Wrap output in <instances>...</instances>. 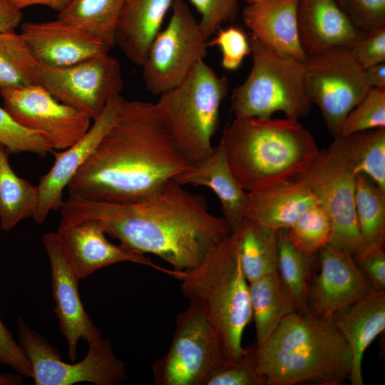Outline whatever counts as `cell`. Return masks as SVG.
<instances>
[{"label": "cell", "mask_w": 385, "mask_h": 385, "mask_svg": "<svg viewBox=\"0 0 385 385\" xmlns=\"http://www.w3.org/2000/svg\"><path fill=\"white\" fill-rule=\"evenodd\" d=\"M173 180L133 203L69 195L60 209L69 222L96 220L104 232L139 253L155 255L174 270L196 267L231 230L209 212L205 198Z\"/></svg>", "instance_id": "1"}, {"label": "cell", "mask_w": 385, "mask_h": 385, "mask_svg": "<svg viewBox=\"0 0 385 385\" xmlns=\"http://www.w3.org/2000/svg\"><path fill=\"white\" fill-rule=\"evenodd\" d=\"M190 165L155 105L124 98L115 121L67 188L69 195L133 203L160 190Z\"/></svg>", "instance_id": "2"}, {"label": "cell", "mask_w": 385, "mask_h": 385, "mask_svg": "<svg viewBox=\"0 0 385 385\" xmlns=\"http://www.w3.org/2000/svg\"><path fill=\"white\" fill-rule=\"evenodd\" d=\"M256 364L264 385H339L349 379L351 354L331 319L296 311L257 346Z\"/></svg>", "instance_id": "3"}, {"label": "cell", "mask_w": 385, "mask_h": 385, "mask_svg": "<svg viewBox=\"0 0 385 385\" xmlns=\"http://www.w3.org/2000/svg\"><path fill=\"white\" fill-rule=\"evenodd\" d=\"M232 173L247 192L296 178L319 151L298 120L235 118L220 142Z\"/></svg>", "instance_id": "4"}, {"label": "cell", "mask_w": 385, "mask_h": 385, "mask_svg": "<svg viewBox=\"0 0 385 385\" xmlns=\"http://www.w3.org/2000/svg\"><path fill=\"white\" fill-rule=\"evenodd\" d=\"M183 295L198 307L218 332L229 363L241 359L243 332L252 319L249 282L232 231L195 268L171 270Z\"/></svg>", "instance_id": "5"}, {"label": "cell", "mask_w": 385, "mask_h": 385, "mask_svg": "<svg viewBox=\"0 0 385 385\" xmlns=\"http://www.w3.org/2000/svg\"><path fill=\"white\" fill-rule=\"evenodd\" d=\"M229 81L219 76L204 60L197 62L175 87L161 93L155 103L178 149L190 164L213 150L212 138L220 120Z\"/></svg>", "instance_id": "6"}, {"label": "cell", "mask_w": 385, "mask_h": 385, "mask_svg": "<svg viewBox=\"0 0 385 385\" xmlns=\"http://www.w3.org/2000/svg\"><path fill=\"white\" fill-rule=\"evenodd\" d=\"M252 66L245 81L232 91L235 118H269L277 112L299 120L311 105L305 88L304 61L279 53L250 36Z\"/></svg>", "instance_id": "7"}, {"label": "cell", "mask_w": 385, "mask_h": 385, "mask_svg": "<svg viewBox=\"0 0 385 385\" xmlns=\"http://www.w3.org/2000/svg\"><path fill=\"white\" fill-rule=\"evenodd\" d=\"M220 335L205 314L190 304L179 313L169 349L152 365L157 385H204L227 364Z\"/></svg>", "instance_id": "8"}, {"label": "cell", "mask_w": 385, "mask_h": 385, "mask_svg": "<svg viewBox=\"0 0 385 385\" xmlns=\"http://www.w3.org/2000/svg\"><path fill=\"white\" fill-rule=\"evenodd\" d=\"M19 344L32 369L35 385H73L90 382L96 385H117L127 378L125 365L118 358L111 342L101 338L89 344L86 356L69 364L37 331L21 318L17 319Z\"/></svg>", "instance_id": "9"}, {"label": "cell", "mask_w": 385, "mask_h": 385, "mask_svg": "<svg viewBox=\"0 0 385 385\" xmlns=\"http://www.w3.org/2000/svg\"><path fill=\"white\" fill-rule=\"evenodd\" d=\"M305 88L333 137L340 133L349 111L371 88L365 68L350 48L333 47L307 56Z\"/></svg>", "instance_id": "10"}, {"label": "cell", "mask_w": 385, "mask_h": 385, "mask_svg": "<svg viewBox=\"0 0 385 385\" xmlns=\"http://www.w3.org/2000/svg\"><path fill=\"white\" fill-rule=\"evenodd\" d=\"M171 9L141 65L146 89L155 96L179 85L207 52V38L188 5L174 0Z\"/></svg>", "instance_id": "11"}, {"label": "cell", "mask_w": 385, "mask_h": 385, "mask_svg": "<svg viewBox=\"0 0 385 385\" xmlns=\"http://www.w3.org/2000/svg\"><path fill=\"white\" fill-rule=\"evenodd\" d=\"M296 178L305 183L332 224L329 245L353 257L365 247L355 211L356 174L331 148L319 150L310 165Z\"/></svg>", "instance_id": "12"}, {"label": "cell", "mask_w": 385, "mask_h": 385, "mask_svg": "<svg viewBox=\"0 0 385 385\" xmlns=\"http://www.w3.org/2000/svg\"><path fill=\"white\" fill-rule=\"evenodd\" d=\"M40 84L58 101L95 120L120 94L124 82L118 60L108 53L64 67L40 64Z\"/></svg>", "instance_id": "13"}, {"label": "cell", "mask_w": 385, "mask_h": 385, "mask_svg": "<svg viewBox=\"0 0 385 385\" xmlns=\"http://www.w3.org/2000/svg\"><path fill=\"white\" fill-rule=\"evenodd\" d=\"M4 109L22 127L41 134L54 150H63L89 130L91 119L56 99L41 84L0 90Z\"/></svg>", "instance_id": "14"}, {"label": "cell", "mask_w": 385, "mask_h": 385, "mask_svg": "<svg viewBox=\"0 0 385 385\" xmlns=\"http://www.w3.org/2000/svg\"><path fill=\"white\" fill-rule=\"evenodd\" d=\"M43 243L51 265L54 313L68 344V358L74 361L79 341L83 340L88 345L94 344L102 338L101 331L84 309L78 292L80 279L56 232L45 233Z\"/></svg>", "instance_id": "15"}, {"label": "cell", "mask_w": 385, "mask_h": 385, "mask_svg": "<svg viewBox=\"0 0 385 385\" xmlns=\"http://www.w3.org/2000/svg\"><path fill=\"white\" fill-rule=\"evenodd\" d=\"M319 252L320 272L308 289L307 309L331 319L373 290L351 255L329 244Z\"/></svg>", "instance_id": "16"}, {"label": "cell", "mask_w": 385, "mask_h": 385, "mask_svg": "<svg viewBox=\"0 0 385 385\" xmlns=\"http://www.w3.org/2000/svg\"><path fill=\"white\" fill-rule=\"evenodd\" d=\"M56 232L80 280L103 267L123 262L148 266L168 274L170 273V270L155 265L145 255L121 244L110 242L96 220L69 222L61 219Z\"/></svg>", "instance_id": "17"}, {"label": "cell", "mask_w": 385, "mask_h": 385, "mask_svg": "<svg viewBox=\"0 0 385 385\" xmlns=\"http://www.w3.org/2000/svg\"><path fill=\"white\" fill-rule=\"evenodd\" d=\"M123 99L120 94L113 97L78 141L63 152L53 153V165L41 177L37 185L38 204L32 217L36 223H43L51 211L61 208L64 189L115 121Z\"/></svg>", "instance_id": "18"}, {"label": "cell", "mask_w": 385, "mask_h": 385, "mask_svg": "<svg viewBox=\"0 0 385 385\" xmlns=\"http://www.w3.org/2000/svg\"><path fill=\"white\" fill-rule=\"evenodd\" d=\"M20 34L38 63L51 67L68 66L111 49L84 30L58 18L24 23Z\"/></svg>", "instance_id": "19"}, {"label": "cell", "mask_w": 385, "mask_h": 385, "mask_svg": "<svg viewBox=\"0 0 385 385\" xmlns=\"http://www.w3.org/2000/svg\"><path fill=\"white\" fill-rule=\"evenodd\" d=\"M299 0H262L247 4L242 19L250 36L279 52L305 61L307 55L299 37Z\"/></svg>", "instance_id": "20"}, {"label": "cell", "mask_w": 385, "mask_h": 385, "mask_svg": "<svg viewBox=\"0 0 385 385\" xmlns=\"http://www.w3.org/2000/svg\"><path fill=\"white\" fill-rule=\"evenodd\" d=\"M297 18L307 56L333 47L351 48L363 34L334 0H299Z\"/></svg>", "instance_id": "21"}, {"label": "cell", "mask_w": 385, "mask_h": 385, "mask_svg": "<svg viewBox=\"0 0 385 385\" xmlns=\"http://www.w3.org/2000/svg\"><path fill=\"white\" fill-rule=\"evenodd\" d=\"M173 180L181 185H192L210 188L222 205L223 218L231 231L245 218L248 192L244 190L232 173L222 145L220 143L201 161L190 164Z\"/></svg>", "instance_id": "22"}, {"label": "cell", "mask_w": 385, "mask_h": 385, "mask_svg": "<svg viewBox=\"0 0 385 385\" xmlns=\"http://www.w3.org/2000/svg\"><path fill=\"white\" fill-rule=\"evenodd\" d=\"M331 319L351 351V370L349 380L352 385H363L361 364L364 354L385 329V290L371 291L336 313Z\"/></svg>", "instance_id": "23"}, {"label": "cell", "mask_w": 385, "mask_h": 385, "mask_svg": "<svg viewBox=\"0 0 385 385\" xmlns=\"http://www.w3.org/2000/svg\"><path fill=\"white\" fill-rule=\"evenodd\" d=\"M317 203L307 185L294 178L248 192L245 217L276 232L288 230L302 212Z\"/></svg>", "instance_id": "24"}, {"label": "cell", "mask_w": 385, "mask_h": 385, "mask_svg": "<svg viewBox=\"0 0 385 385\" xmlns=\"http://www.w3.org/2000/svg\"><path fill=\"white\" fill-rule=\"evenodd\" d=\"M173 1L125 0L116 23L114 42L130 62L141 66Z\"/></svg>", "instance_id": "25"}, {"label": "cell", "mask_w": 385, "mask_h": 385, "mask_svg": "<svg viewBox=\"0 0 385 385\" xmlns=\"http://www.w3.org/2000/svg\"><path fill=\"white\" fill-rule=\"evenodd\" d=\"M356 174L369 178L385 192V128L334 137L329 147Z\"/></svg>", "instance_id": "26"}, {"label": "cell", "mask_w": 385, "mask_h": 385, "mask_svg": "<svg viewBox=\"0 0 385 385\" xmlns=\"http://www.w3.org/2000/svg\"><path fill=\"white\" fill-rule=\"evenodd\" d=\"M256 345L262 344L283 319L296 312L294 302L276 271L249 283Z\"/></svg>", "instance_id": "27"}, {"label": "cell", "mask_w": 385, "mask_h": 385, "mask_svg": "<svg viewBox=\"0 0 385 385\" xmlns=\"http://www.w3.org/2000/svg\"><path fill=\"white\" fill-rule=\"evenodd\" d=\"M232 232L249 283L277 271L275 232L245 217Z\"/></svg>", "instance_id": "28"}, {"label": "cell", "mask_w": 385, "mask_h": 385, "mask_svg": "<svg viewBox=\"0 0 385 385\" xmlns=\"http://www.w3.org/2000/svg\"><path fill=\"white\" fill-rule=\"evenodd\" d=\"M9 155L0 145V226L4 231L32 217L38 199V187L14 173Z\"/></svg>", "instance_id": "29"}, {"label": "cell", "mask_w": 385, "mask_h": 385, "mask_svg": "<svg viewBox=\"0 0 385 385\" xmlns=\"http://www.w3.org/2000/svg\"><path fill=\"white\" fill-rule=\"evenodd\" d=\"M125 0H71L58 19L88 32L110 48Z\"/></svg>", "instance_id": "30"}, {"label": "cell", "mask_w": 385, "mask_h": 385, "mask_svg": "<svg viewBox=\"0 0 385 385\" xmlns=\"http://www.w3.org/2000/svg\"><path fill=\"white\" fill-rule=\"evenodd\" d=\"M40 84V64L21 34L0 33V90Z\"/></svg>", "instance_id": "31"}, {"label": "cell", "mask_w": 385, "mask_h": 385, "mask_svg": "<svg viewBox=\"0 0 385 385\" xmlns=\"http://www.w3.org/2000/svg\"><path fill=\"white\" fill-rule=\"evenodd\" d=\"M355 211L359 232L366 248L383 247L385 241V192L369 178L356 174Z\"/></svg>", "instance_id": "32"}, {"label": "cell", "mask_w": 385, "mask_h": 385, "mask_svg": "<svg viewBox=\"0 0 385 385\" xmlns=\"http://www.w3.org/2000/svg\"><path fill=\"white\" fill-rule=\"evenodd\" d=\"M277 233V271L297 312L307 311L308 272L311 259L290 240L287 230Z\"/></svg>", "instance_id": "33"}, {"label": "cell", "mask_w": 385, "mask_h": 385, "mask_svg": "<svg viewBox=\"0 0 385 385\" xmlns=\"http://www.w3.org/2000/svg\"><path fill=\"white\" fill-rule=\"evenodd\" d=\"M292 243L303 252L314 255L329 242L332 233L330 219L317 202L307 208L287 230Z\"/></svg>", "instance_id": "34"}, {"label": "cell", "mask_w": 385, "mask_h": 385, "mask_svg": "<svg viewBox=\"0 0 385 385\" xmlns=\"http://www.w3.org/2000/svg\"><path fill=\"white\" fill-rule=\"evenodd\" d=\"M0 145L9 154L29 153L42 158L55 151L41 134L22 127L1 107Z\"/></svg>", "instance_id": "35"}, {"label": "cell", "mask_w": 385, "mask_h": 385, "mask_svg": "<svg viewBox=\"0 0 385 385\" xmlns=\"http://www.w3.org/2000/svg\"><path fill=\"white\" fill-rule=\"evenodd\" d=\"M385 128V88H371L346 116L339 134Z\"/></svg>", "instance_id": "36"}, {"label": "cell", "mask_w": 385, "mask_h": 385, "mask_svg": "<svg viewBox=\"0 0 385 385\" xmlns=\"http://www.w3.org/2000/svg\"><path fill=\"white\" fill-rule=\"evenodd\" d=\"M256 348V344L246 347L240 360L217 369L204 385H264L257 370Z\"/></svg>", "instance_id": "37"}, {"label": "cell", "mask_w": 385, "mask_h": 385, "mask_svg": "<svg viewBox=\"0 0 385 385\" xmlns=\"http://www.w3.org/2000/svg\"><path fill=\"white\" fill-rule=\"evenodd\" d=\"M207 44L208 46L219 47L222 54V66L229 71L238 68L251 52L249 38L240 27L235 26L220 28Z\"/></svg>", "instance_id": "38"}, {"label": "cell", "mask_w": 385, "mask_h": 385, "mask_svg": "<svg viewBox=\"0 0 385 385\" xmlns=\"http://www.w3.org/2000/svg\"><path fill=\"white\" fill-rule=\"evenodd\" d=\"M360 31L385 26V0H334Z\"/></svg>", "instance_id": "39"}, {"label": "cell", "mask_w": 385, "mask_h": 385, "mask_svg": "<svg viewBox=\"0 0 385 385\" xmlns=\"http://www.w3.org/2000/svg\"><path fill=\"white\" fill-rule=\"evenodd\" d=\"M200 14L199 21L208 39L227 21L234 20L238 11V0H189Z\"/></svg>", "instance_id": "40"}, {"label": "cell", "mask_w": 385, "mask_h": 385, "mask_svg": "<svg viewBox=\"0 0 385 385\" xmlns=\"http://www.w3.org/2000/svg\"><path fill=\"white\" fill-rule=\"evenodd\" d=\"M350 49L364 68L385 62V26L364 32Z\"/></svg>", "instance_id": "41"}, {"label": "cell", "mask_w": 385, "mask_h": 385, "mask_svg": "<svg viewBox=\"0 0 385 385\" xmlns=\"http://www.w3.org/2000/svg\"><path fill=\"white\" fill-rule=\"evenodd\" d=\"M0 365L6 366L24 378L32 377L31 364L0 317Z\"/></svg>", "instance_id": "42"}, {"label": "cell", "mask_w": 385, "mask_h": 385, "mask_svg": "<svg viewBox=\"0 0 385 385\" xmlns=\"http://www.w3.org/2000/svg\"><path fill=\"white\" fill-rule=\"evenodd\" d=\"M353 258L372 290H385V253L383 247L366 248Z\"/></svg>", "instance_id": "43"}, {"label": "cell", "mask_w": 385, "mask_h": 385, "mask_svg": "<svg viewBox=\"0 0 385 385\" xmlns=\"http://www.w3.org/2000/svg\"><path fill=\"white\" fill-rule=\"evenodd\" d=\"M23 19V13L8 0H0V33L14 32Z\"/></svg>", "instance_id": "44"}, {"label": "cell", "mask_w": 385, "mask_h": 385, "mask_svg": "<svg viewBox=\"0 0 385 385\" xmlns=\"http://www.w3.org/2000/svg\"><path fill=\"white\" fill-rule=\"evenodd\" d=\"M71 0H8L15 8L21 10L34 5H43L51 8L58 12H62L69 4Z\"/></svg>", "instance_id": "45"}, {"label": "cell", "mask_w": 385, "mask_h": 385, "mask_svg": "<svg viewBox=\"0 0 385 385\" xmlns=\"http://www.w3.org/2000/svg\"><path fill=\"white\" fill-rule=\"evenodd\" d=\"M365 76L371 88H385V63L365 68Z\"/></svg>", "instance_id": "46"}, {"label": "cell", "mask_w": 385, "mask_h": 385, "mask_svg": "<svg viewBox=\"0 0 385 385\" xmlns=\"http://www.w3.org/2000/svg\"><path fill=\"white\" fill-rule=\"evenodd\" d=\"M24 376L15 373H4L0 371V385H21L24 382Z\"/></svg>", "instance_id": "47"}, {"label": "cell", "mask_w": 385, "mask_h": 385, "mask_svg": "<svg viewBox=\"0 0 385 385\" xmlns=\"http://www.w3.org/2000/svg\"><path fill=\"white\" fill-rule=\"evenodd\" d=\"M245 1H247L248 4H254V3L260 1L262 0H245Z\"/></svg>", "instance_id": "48"}]
</instances>
